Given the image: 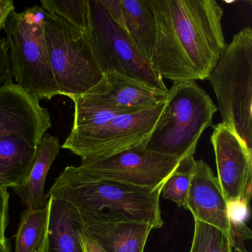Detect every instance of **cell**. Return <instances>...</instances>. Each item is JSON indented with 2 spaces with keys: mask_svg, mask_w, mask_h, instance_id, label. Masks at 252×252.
Wrapping results in <instances>:
<instances>
[{
  "mask_svg": "<svg viewBox=\"0 0 252 252\" xmlns=\"http://www.w3.org/2000/svg\"><path fill=\"white\" fill-rule=\"evenodd\" d=\"M36 147L19 137H0V190L17 188L29 175Z\"/></svg>",
  "mask_w": 252,
  "mask_h": 252,
  "instance_id": "e0dca14e",
  "label": "cell"
},
{
  "mask_svg": "<svg viewBox=\"0 0 252 252\" xmlns=\"http://www.w3.org/2000/svg\"><path fill=\"white\" fill-rule=\"evenodd\" d=\"M166 101L136 113L116 116L105 125L70 132L62 146L82 160L105 158L145 144L164 108Z\"/></svg>",
  "mask_w": 252,
  "mask_h": 252,
  "instance_id": "ba28073f",
  "label": "cell"
},
{
  "mask_svg": "<svg viewBox=\"0 0 252 252\" xmlns=\"http://www.w3.org/2000/svg\"><path fill=\"white\" fill-rule=\"evenodd\" d=\"M156 23L150 63L173 82L206 80L226 46L215 0H148Z\"/></svg>",
  "mask_w": 252,
  "mask_h": 252,
  "instance_id": "6da1fadb",
  "label": "cell"
},
{
  "mask_svg": "<svg viewBox=\"0 0 252 252\" xmlns=\"http://www.w3.org/2000/svg\"><path fill=\"white\" fill-rule=\"evenodd\" d=\"M126 32L140 52L151 60L156 41V23L148 0H122Z\"/></svg>",
  "mask_w": 252,
  "mask_h": 252,
  "instance_id": "ac0fdd59",
  "label": "cell"
},
{
  "mask_svg": "<svg viewBox=\"0 0 252 252\" xmlns=\"http://www.w3.org/2000/svg\"><path fill=\"white\" fill-rule=\"evenodd\" d=\"M15 10L14 2L12 0H0V33L3 30L5 22L8 16ZM1 39V36H0Z\"/></svg>",
  "mask_w": 252,
  "mask_h": 252,
  "instance_id": "4316f807",
  "label": "cell"
},
{
  "mask_svg": "<svg viewBox=\"0 0 252 252\" xmlns=\"http://www.w3.org/2000/svg\"></svg>",
  "mask_w": 252,
  "mask_h": 252,
  "instance_id": "f546056e",
  "label": "cell"
},
{
  "mask_svg": "<svg viewBox=\"0 0 252 252\" xmlns=\"http://www.w3.org/2000/svg\"><path fill=\"white\" fill-rule=\"evenodd\" d=\"M111 180L83 175L77 166H69L56 178L48 197L61 199L81 213L105 221H140L154 228L163 225L160 193Z\"/></svg>",
  "mask_w": 252,
  "mask_h": 252,
  "instance_id": "7a4b0ae2",
  "label": "cell"
},
{
  "mask_svg": "<svg viewBox=\"0 0 252 252\" xmlns=\"http://www.w3.org/2000/svg\"><path fill=\"white\" fill-rule=\"evenodd\" d=\"M194 220L212 225L228 236L229 222L227 202L219 181L203 160H194L185 208Z\"/></svg>",
  "mask_w": 252,
  "mask_h": 252,
  "instance_id": "7c38bea8",
  "label": "cell"
},
{
  "mask_svg": "<svg viewBox=\"0 0 252 252\" xmlns=\"http://www.w3.org/2000/svg\"><path fill=\"white\" fill-rule=\"evenodd\" d=\"M51 125L37 98L17 84L0 88V137H19L36 147Z\"/></svg>",
  "mask_w": 252,
  "mask_h": 252,
  "instance_id": "8fae6325",
  "label": "cell"
},
{
  "mask_svg": "<svg viewBox=\"0 0 252 252\" xmlns=\"http://www.w3.org/2000/svg\"><path fill=\"white\" fill-rule=\"evenodd\" d=\"M57 137L45 134L36 147L34 160L26 181L14 189L26 209L36 210L46 207L49 197L45 192L50 168L61 150Z\"/></svg>",
  "mask_w": 252,
  "mask_h": 252,
  "instance_id": "2e32d148",
  "label": "cell"
},
{
  "mask_svg": "<svg viewBox=\"0 0 252 252\" xmlns=\"http://www.w3.org/2000/svg\"><path fill=\"white\" fill-rule=\"evenodd\" d=\"M9 197L8 190H0V252H11V244L5 234L8 222Z\"/></svg>",
  "mask_w": 252,
  "mask_h": 252,
  "instance_id": "603a6c76",
  "label": "cell"
},
{
  "mask_svg": "<svg viewBox=\"0 0 252 252\" xmlns=\"http://www.w3.org/2000/svg\"><path fill=\"white\" fill-rule=\"evenodd\" d=\"M80 214L83 232L104 252H144L153 229L150 224L140 221L100 220Z\"/></svg>",
  "mask_w": 252,
  "mask_h": 252,
  "instance_id": "4fadbf2b",
  "label": "cell"
},
{
  "mask_svg": "<svg viewBox=\"0 0 252 252\" xmlns=\"http://www.w3.org/2000/svg\"><path fill=\"white\" fill-rule=\"evenodd\" d=\"M189 252H233L228 236L212 225L194 220Z\"/></svg>",
  "mask_w": 252,
  "mask_h": 252,
  "instance_id": "7402d4cb",
  "label": "cell"
},
{
  "mask_svg": "<svg viewBox=\"0 0 252 252\" xmlns=\"http://www.w3.org/2000/svg\"><path fill=\"white\" fill-rule=\"evenodd\" d=\"M218 107L195 81L173 82L161 115L144 147L181 160L194 157Z\"/></svg>",
  "mask_w": 252,
  "mask_h": 252,
  "instance_id": "3957f363",
  "label": "cell"
},
{
  "mask_svg": "<svg viewBox=\"0 0 252 252\" xmlns=\"http://www.w3.org/2000/svg\"><path fill=\"white\" fill-rule=\"evenodd\" d=\"M40 4L45 13L85 35L88 28V0H42Z\"/></svg>",
  "mask_w": 252,
  "mask_h": 252,
  "instance_id": "ffe728a7",
  "label": "cell"
},
{
  "mask_svg": "<svg viewBox=\"0 0 252 252\" xmlns=\"http://www.w3.org/2000/svg\"><path fill=\"white\" fill-rule=\"evenodd\" d=\"M44 32L51 70L61 95L79 96L103 79L85 35L45 12Z\"/></svg>",
  "mask_w": 252,
  "mask_h": 252,
  "instance_id": "52a82bcc",
  "label": "cell"
},
{
  "mask_svg": "<svg viewBox=\"0 0 252 252\" xmlns=\"http://www.w3.org/2000/svg\"><path fill=\"white\" fill-rule=\"evenodd\" d=\"M35 252H46V242H45V235L44 237L43 241H42V244L39 246V249Z\"/></svg>",
  "mask_w": 252,
  "mask_h": 252,
  "instance_id": "f1b7e54d",
  "label": "cell"
},
{
  "mask_svg": "<svg viewBox=\"0 0 252 252\" xmlns=\"http://www.w3.org/2000/svg\"><path fill=\"white\" fill-rule=\"evenodd\" d=\"M13 83V75L5 38L0 39V88Z\"/></svg>",
  "mask_w": 252,
  "mask_h": 252,
  "instance_id": "d4e9b609",
  "label": "cell"
},
{
  "mask_svg": "<svg viewBox=\"0 0 252 252\" xmlns=\"http://www.w3.org/2000/svg\"><path fill=\"white\" fill-rule=\"evenodd\" d=\"M218 178L227 203L241 201L249 204L252 198V152L234 132L218 124L211 137Z\"/></svg>",
  "mask_w": 252,
  "mask_h": 252,
  "instance_id": "30bf717a",
  "label": "cell"
},
{
  "mask_svg": "<svg viewBox=\"0 0 252 252\" xmlns=\"http://www.w3.org/2000/svg\"><path fill=\"white\" fill-rule=\"evenodd\" d=\"M45 11L38 5L8 16L4 32L13 78L38 99L61 95L50 64L45 32Z\"/></svg>",
  "mask_w": 252,
  "mask_h": 252,
  "instance_id": "5b68a950",
  "label": "cell"
},
{
  "mask_svg": "<svg viewBox=\"0 0 252 252\" xmlns=\"http://www.w3.org/2000/svg\"><path fill=\"white\" fill-rule=\"evenodd\" d=\"M82 233L83 221L79 209L67 201L49 197L46 252H84Z\"/></svg>",
  "mask_w": 252,
  "mask_h": 252,
  "instance_id": "9a60e30c",
  "label": "cell"
},
{
  "mask_svg": "<svg viewBox=\"0 0 252 252\" xmlns=\"http://www.w3.org/2000/svg\"><path fill=\"white\" fill-rule=\"evenodd\" d=\"M48 219V203L42 209H26L16 234L15 252H35L43 241Z\"/></svg>",
  "mask_w": 252,
  "mask_h": 252,
  "instance_id": "d6986e66",
  "label": "cell"
},
{
  "mask_svg": "<svg viewBox=\"0 0 252 252\" xmlns=\"http://www.w3.org/2000/svg\"><path fill=\"white\" fill-rule=\"evenodd\" d=\"M99 2L111 20L126 33L122 0H99Z\"/></svg>",
  "mask_w": 252,
  "mask_h": 252,
  "instance_id": "484cf974",
  "label": "cell"
},
{
  "mask_svg": "<svg viewBox=\"0 0 252 252\" xmlns=\"http://www.w3.org/2000/svg\"><path fill=\"white\" fill-rule=\"evenodd\" d=\"M227 210L229 230L246 226V221L249 217V204L241 201L228 202Z\"/></svg>",
  "mask_w": 252,
  "mask_h": 252,
  "instance_id": "cb8c5ba5",
  "label": "cell"
},
{
  "mask_svg": "<svg viewBox=\"0 0 252 252\" xmlns=\"http://www.w3.org/2000/svg\"><path fill=\"white\" fill-rule=\"evenodd\" d=\"M85 36L103 75L116 72L167 92L163 79L155 71L150 60L111 20L99 0H88Z\"/></svg>",
  "mask_w": 252,
  "mask_h": 252,
  "instance_id": "8992f818",
  "label": "cell"
},
{
  "mask_svg": "<svg viewBox=\"0 0 252 252\" xmlns=\"http://www.w3.org/2000/svg\"><path fill=\"white\" fill-rule=\"evenodd\" d=\"M181 161L176 158L150 151L141 144L105 158L82 160L77 169L92 178L157 189L163 187Z\"/></svg>",
  "mask_w": 252,
  "mask_h": 252,
  "instance_id": "9c48e42d",
  "label": "cell"
},
{
  "mask_svg": "<svg viewBox=\"0 0 252 252\" xmlns=\"http://www.w3.org/2000/svg\"><path fill=\"white\" fill-rule=\"evenodd\" d=\"M84 252H104L101 247L89 236L82 233L81 235Z\"/></svg>",
  "mask_w": 252,
  "mask_h": 252,
  "instance_id": "83f0119b",
  "label": "cell"
},
{
  "mask_svg": "<svg viewBox=\"0 0 252 252\" xmlns=\"http://www.w3.org/2000/svg\"><path fill=\"white\" fill-rule=\"evenodd\" d=\"M208 80L216 95L222 125L252 152V28L233 36Z\"/></svg>",
  "mask_w": 252,
  "mask_h": 252,
  "instance_id": "277c9868",
  "label": "cell"
},
{
  "mask_svg": "<svg viewBox=\"0 0 252 252\" xmlns=\"http://www.w3.org/2000/svg\"><path fill=\"white\" fill-rule=\"evenodd\" d=\"M194 161V157L182 160L179 167L167 178L162 188V197L173 201L178 207L185 208Z\"/></svg>",
  "mask_w": 252,
  "mask_h": 252,
  "instance_id": "44dd1931",
  "label": "cell"
},
{
  "mask_svg": "<svg viewBox=\"0 0 252 252\" xmlns=\"http://www.w3.org/2000/svg\"><path fill=\"white\" fill-rule=\"evenodd\" d=\"M89 91L109 104L137 110L166 101L168 93L116 72L103 75L101 82Z\"/></svg>",
  "mask_w": 252,
  "mask_h": 252,
  "instance_id": "5bb4252c",
  "label": "cell"
}]
</instances>
